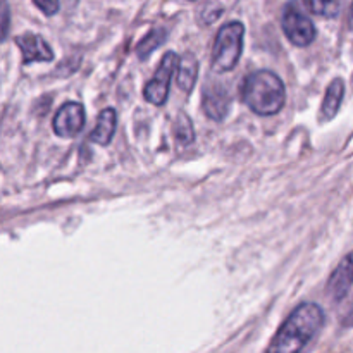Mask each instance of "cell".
<instances>
[{
  "label": "cell",
  "instance_id": "obj_1",
  "mask_svg": "<svg viewBox=\"0 0 353 353\" xmlns=\"http://www.w3.org/2000/svg\"><path fill=\"white\" fill-rule=\"evenodd\" d=\"M324 324L323 307L314 302L296 307L283 323L265 353H302Z\"/></svg>",
  "mask_w": 353,
  "mask_h": 353
},
{
  "label": "cell",
  "instance_id": "obj_2",
  "mask_svg": "<svg viewBox=\"0 0 353 353\" xmlns=\"http://www.w3.org/2000/svg\"><path fill=\"white\" fill-rule=\"evenodd\" d=\"M243 102L259 116H274L286 102V90L281 78L272 71H255L245 79L241 88Z\"/></svg>",
  "mask_w": 353,
  "mask_h": 353
},
{
  "label": "cell",
  "instance_id": "obj_3",
  "mask_svg": "<svg viewBox=\"0 0 353 353\" xmlns=\"http://www.w3.org/2000/svg\"><path fill=\"white\" fill-rule=\"evenodd\" d=\"M245 26L240 21L228 23L217 31L212 48V69L214 72H230L240 62L243 52Z\"/></svg>",
  "mask_w": 353,
  "mask_h": 353
},
{
  "label": "cell",
  "instance_id": "obj_4",
  "mask_svg": "<svg viewBox=\"0 0 353 353\" xmlns=\"http://www.w3.org/2000/svg\"><path fill=\"white\" fill-rule=\"evenodd\" d=\"M281 26L286 38L292 41L295 47H309L316 40V26L302 10V7L296 2H288L285 6L281 17Z\"/></svg>",
  "mask_w": 353,
  "mask_h": 353
},
{
  "label": "cell",
  "instance_id": "obj_5",
  "mask_svg": "<svg viewBox=\"0 0 353 353\" xmlns=\"http://www.w3.org/2000/svg\"><path fill=\"white\" fill-rule=\"evenodd\" d=\"M179 57L174 52H168L164 57L161 59L157 71H155L154 78L145 85L143 97L148 103L161 107L168 102L169 97V86H171V79L174 76L176 69H178Z\"/></svg>",
  "mask_w": 353,
  "mask_h": 353
},
{
  "label": "cell",
  "instance_id": "obj_6",
  "mask_svg": "<svg viewBox=\"0 0 353 353\" xmlns=\"http://www.w3.org/2000/svg\"><path fill=\"white\" fill-rule=\"evenodd\" d=\"M202 107L210 119L223 121L231 109V95L228 86L216 79L205 83L202 93Z\"/></svg>",
  "mask_w": 353,
  "mask_h": 353
},
{
  "label": "cell",
  "instance_id": "obj_7",
  "mask_svg": "<svg viewBox=\"0 0 353 353\" xmlns=\"http://www.w3.org/2000/svg\"><path fill=\"white\" fill-rule=\"evenodd\" d=\"M85 126V109L79 102H65L54 117V133L61 138H74Z\"/></svg>",
  "mask_w": 353,
  "mask_h": 353
},
{
  "label": "cell",
  "instance_id": "obj_8",
  "mask_svg": "<svg viewBox=\"0 0 353 353\" xmlns=\"http://www.w3.org/2000/svg\"><path fill=\"white\" fill-rule=\"evenodd\" d=\"M353 285V250L341 259L338 268L327 279L326 292L334 302H341L348 295Z\"/></svg>",
  "mask_w": 353,
  "mask_h": 353
},
{
  "label": "cell",
  "instance_id": "obj_9",
  "mask_svg": "<svg viewBox=\"0 0 353 353\" xmlns=\"http://www.w3.org/2000/svg\"><path fill=\"white\" fill-rule=\"evenodd\" d=\"M16 43L23 54V64H33V62H50L54 59L50 45L37 33H23L16 38Z\"/></svg>",
  "mask_w": 353,
  "mask_h": 353
},
{
  "label": "cell",
  "instance_id": "obj_10",
  "mask_svg": "<svg viewBox=\"0 0 353 353\" xmlns=\"http://www.w3.org/2000/svg\"><path fill=\"white\" fill-rule=\"evenodd\" d=\"M116 128H117L116 110L107 107V109H103L102 112L99 114V119H97V124L95 128H93L92 137L90 138H92V141H95V143L105 147V145H109L110 141H112L114 133H116Z\"/></svg>",
  "mask_w": 353,
  "mask_h": 353
},
{
  "label": "cell",
  "instance_id": "obj_11",
  "mask_svg": "<svg viewBox=\"0 0 353 353\" xmlns=\"http://www.w3.org/2000/svg\"><path fill=\"white\" fill-rule=\"evenodd\" d=\"M345 97V83L341 78H336L331 81V85L327 86L326 95H324L323 107H321V119L323 121H331L340 110L341 102H343Z\"/></svg>",
  "mask_w": 353,
  "mask_h": 353
},
{
  "label": "cell",
  "instance_id": "obj_12",
  "mask_svg": "<svg viewBox=\"0 0 353 353\" xmlns=\"http://www.w3.org/2000/svg\"><path fill=\"white\" fill-rule=\"evenodd\" d=\"M196 78H199V61L193 54L186 52L179 57L178 64V74H176V79H178V86L183 90V92L190 93L195 86Z\"/></svg>",
  "mask_w": 353,
  "mask_h": 353
},
{
  "label": "cell",
  "instance_id": "obj_13",
  "mask_svg": "<svg viewBox=\"0 0 353 353\" xmlns=\"http://www.w3.org/2000/svg\"><path fill=\"white\" fill-rule=\"evenodd\" d=\"M165 37H168V31H165L164 28H155V30H152L150 33H148L140 43H138L137 47L138 57H140L141 61H145V59H147L155 48H159L162 43H164Z\"/></svg>",
  "mask_w": 353,
  "mask_h": 353
},
{
  "label": "cell",
  "instance_id": "obj_14",
  "mask_svg": "<svg viewBox=\"0 0 353 353\" xmlns=\"http://www.w3.org/2000/svg\"><path fill=\"white\" fill-rule=\"evenodd\" d=\"M172 131H174V137L178 140V143L183 145V147H186V145H190L195 140V130H193L192 121L183 112H179L176 116L174 124H172Z\"/></svg>",
  "mask_w": 353,
  "mask_h": 353
},
{
  "label": "cell",
  "instance_id": "obj_15",
  "mask_svg": "<svg viewBox=\"0 0 353 353\" xmlns=\"http://www.w3.org/2000/svg\"><path fill=\"white\" fill-rule=\"evenodd\" d=\"M303 6L316 16L336 17L340 12L341 0H303Z\"/></svg>",
  "mask_w": 353,
  "mask_h": 353
},
{
  "label": "cell",
  "instance_id": "obj_16",
  "mask_svg": "<svg viewBox=\"0 0 353 353\" xmlns=\"http://www.w3.org/2000/svg\"><path fill=\"white\" fill-rule=\"evenodd\" d=\"M33 3L45 16H55L59 12V7H61L59 0H33Z\"/></svg>",
  "mask_w": 353,
  "mask_h": 353
},
{
  "label": "cell",
  "instance_id": "obj_17",
  "mask_svg": "<svg viewBox=\"0 0 353 353\" xmlns=\"http://www.w3.org/2000/svg\"><path fill=\"white\" fill-rule=\"evenodd\" d=\"M7 30H9V6L3 2L2 6V40H6Z\"/></svg>",
  "mask_w": 353,
  "mask_h": 353
},
{
  "label": "cell",
  "instance_id": "obj_18",
  "mask_svg": "<svg viewBox=\"0 0 353 353\" xmlns=\"http://www.w3.org/2000/svg\"><path fill=\"white\" fill-rule=\"evenodd\" d=\"M343 326H347V327H353V303H352L350 310H348V314H347V316H345V319H343Z\"/></svg>",
  "mask_w": 353,
  "mask_h": 353
},
{
  "label": "cell",
  "instance_id": "obj_19",
  "mask_svg": "<svg viewBox=\"0 0 353 353\" xmlns=\"http://www.w3.org/2000/svg\"><path fill=\"white\" fill-rule=\"evenodd\" d=\"M350 26H353V3L350 7Z\"/></svg>",
  "mask_w": 353,
  "mask_h": 353
},
{
  "label": "cell",
  "instance_id": "obj_20",
  "mask_svg": "<svg viewBox=\"0 0 353 353\" xmlns=\"http://www.w3.org/2000/svg\"><path fill=\"white\" fill-rule=\"evenodd\" d=\"M190 2H195V0H190Z\"/></svg>",
  "mask_w": 353,
  "mask_h": 353
}]
</instances>
